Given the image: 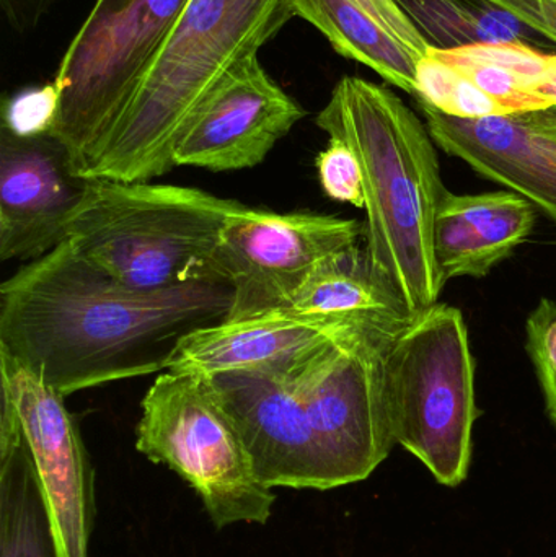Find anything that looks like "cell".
I'll list each match as a JSON object with an SVG mask.
<instances>
[{"label": "cell", "mask_w": 556, "mask_h": 557, "mask_svg": "<svg viewBox=\"0 0 556 557\" xmlns=\"http://www.w3.org/2000/svg\"><path fill=\"white\" fill-rule=\"evenodd\" d=\"M232 305L227 281L127 287L67 240L0 285V352L65 398L163 372L183 337Z\"/></svg>", "instance_id": "obj_1"}, {"label": "cell", "mask_w": 556, "mask_h": 557, "mask_svg": "<svg viewBox=\"0 0 556 557\" xmlns=\"http://www.w3.org/2000/svg\"><path fill=\"white\" fill-rule=\"evenodd\" d=\"M316 124L355 152L362 172L366 255L410 314L440 300L434 221L447 189L436 143L391 88L343 77Z\"/></svg>", "instance_id": "obj_2"}, {"label": "cell", "mask_w": 556, "mask_h": 557, "mask_svg": "<svg viewBox=\"0 0 556 557\" xmlns=\"http://www.w3.org/2000/svg\"><path fill=\"white\" fill-rule=\"evenodd\" d=\"M294 16L293 0H189L85 175L150 182L175 169L176 144L202 100Z\"/></svg>", "instance_id": "obj_3"}, {"label": "cell", "mask_w": 556, "mask_h": 557, "mask_svg": "<svg viewBox=\"0 0 556 557\" xmlns=\"http://www.w3.org/2000/svg\"><path fill=\"white\" fill-rule=\"evenodd\" d=\"M238 206L186 186L97 178L69 240L104 273L139 290L227 281L219 244Z\"/></svg>", "instance_id": "obj_4"}, {"label": "cell", "mask_w": 556, "mask_h": 557, "mask_svg": "<svg viewBox=\"0 0 556 557\" xmlns=\"http://www.w3.org/2000/svg\"><path fill=\"white\" fill-rule=\"evenodd\" d=\"M384 386L395 445L443 486L466 483L479 409L462 311L437 301L413 314L385 354Z\"/></svg>", "instance_id": "obj_5"}, {"label": "cell", "mask_w": 556, "mask_h": 557, "mask_svg": "<svg viewBox=\"0 0 556 557\" xmlns=\"http://www.w3.org/2000/svg\"><path fill=\"white\" fill-rule=\"evenodd\" d=\"M140 406L137 451L183 478L215 529L268 523L276 496L205 375L163 370Z\"/></svg>", "instance_id": "obj_6"}, {"label": "cell", "mask_w": 556, "mask_h": 557, "mask_svg": "<svg viewBox=\"0 0 556 557\" xmlns=\"http://www.w3.org/2000/svg\"><path fill=\"white\" fill-rule=\"evenodd\" d=\"M189 0H97L54 77L52 133L82 170L152 69Z\"/></svg>", "instance_id": "obj_7"}, {"label": "cell", "mask_w": 556, "mask_h": 557, "mask_svg": "<svg viewBox=\"0 0 556 557\" xmlns=\"http://www.w3.org/2000/svg\"><path fill=\"white\" fill-rule=\"evenodd\" d=\"M404 326L353 331L317 347L284 375L302 399L330 490L368 480L394 448L385 354Z\"/></svg>", "instance_id": "obj_8"}, {"label": "cell", "mask_w": 556, "mask_h": 557, "mask_svg": "<svg viewBox=\"0 0 556 557\" xmlns=\"http://www.w3.org/2000/svg\"><path fill=\"white\" fill-rule=\"evenodd\" d=\"M362 235L365 228L353 219L238 206L219 244L222 271L234 287L227 318L286 308L317 268L356 247Z\"/></svg>", "instance_id": "obj_9"}, {"label": "cell", "mask_w": 556, "mask_h": 557, "mask_svg": "<svg viewBox=\"0 0 556 557\" xmlns=\"http://www.w3.org/2000/svg\"><path fill=\"white\" fill-rule=\"evenodd\" d=\"M95 182L54 134L0 126V260H38L67 242Z\"/></svg>", "instance_id": "obj_10"}, {"label": "cell", "mask_w": 556, "mask_h": 557, "mask_svg": "<svg viewBox=\"0 0 556 557\" xmlns=\"http://www.w3.org/2000/svg\"><path fill=\"white\" fill-rule=\"evenodd\" d=\"M2 396L12 403L45 487L65 557H90L95 474L64 396L0 352Z\"/></svg>", "instance_id": "obj_11"}, {"label": "cell", "mask_w": 556, "mask_h": 557, "mask_svg": "<svg viewBox=\"0 0 556 557\" xmlns=\"http://www.w3.org/2000/svg\"><path fill=\"white\" fill-rule=\"evenodd\" d=\"M306 110L251 55L227 72L189 117L173 153L175 166L237 172L267 160Z\"/></svg>", "instance_id": "obj_12"}, {"label": "cell", "mask_w": 556, "mask_h": 557, "mask_svg": "<svg viewBox=\"0 0 556 557\" xmlns=\"http://www.w3.org/2000/svg\"><path fill=\"white\" fill-rule=\"evenodd\" d=\"M555 52L529 42L431 48L418 67V103L462 120L521 116L551 110L547 87Z\"/></svg>", "instance_id": "obj_13"}, {"label": "cell", "mask_w": 556, "mask_h": 557, "mask_svg": "<svg viewBox=\"0 0 556 557\" xmlns=\"http://www.w3.org/2000/svg\"><path fill=\"white\" fill-rule=\"evenodd\" d=\"M206 379L268 487L330 491L302 399L284 376L231 372Z\"/></svg>", "instance_id": "obj_14"}, {"label": "cell", "mask_w": 556, "mask_h": 557, "mask_svg": "<svg viewBox=\"0 0 556 557\" xmlns=\"http://www.w3.org/2000/svg\"><path fill=\"white\" fill-rule=\"evenodd\" d=\"M361 327L398 326L322 320L302 317L287 308L225 318L183 337L165 370L205 376L231 372L284 376L317 347Z\"/></svg>", "instance_id": "obj_15"}, {"label": "cell", "mask_w": 556, "mask_h": 557, "mask_svg": "<svg viewBox=\"0 0 556 557\" xmlns=\"http://www.w3.org/2000/svg\"><path fill=\"white\" fill-rule=\"evenodd\" d=\"M420 104L437 147L556 219V143L521 116L462 120Z\"/></svg>", "instance_id": "obj_16"}, {"label": "cell", "mask_w": 556, "mask_h": 557, "mask_svg": "<svg viewBox=\"0 0 556 557\" xmlns=\"http://www.w3.org/2000/svg\"><path fill=\"white\" fill-rule=\"evenodd\" d=\"M293 9L339 55L417 94L418 67L431 46L395 0H293Z\"/></svg>", "instance_id": "obj_17"}, {"label": "cell", "mask_w": 556, "mask_h": 557, "mask_svg": "<svg viewBox=\"0 0 556 557\" xmlns=\"http://www.w3.org/2000/svg\"><path fill=\"white\" fill-rule=\"evenodd\" d=\"M534 205L511 191L453 195L437 209L434 260L440 276L485 277L534 231Z\"/></svg>", "instance_id": "obj_18"}, {"label": "cell", "mask_w": 556, "mask_h": 557, "mask_svg": "<svg viewBox=\"0 0 556 557\" xmlns=\"http://www.w3.org/2000/svg\"><path fill=\"white\" fill-rule=\"evenodd\" d=\"M0 557H65L18 416L2 396Z\"/></svg>", "instance_id": "obj_19"}, {"label": "cell", "mask_w": 556, "mask_h": 557, "mask_svg": "<svg viewBox=\"0 0 556 557\" xmlns=\"http://www.w3.org/2000/svg\"><path fill=\"white\" fill-rule=\"evenodd\" d=\"M286 308L302 317L374 326H404L413 317L359 245L317 268Z\"/></svg>", "instance_id": "obj_20"}, {"label": "cell", "mask_w": 556, "mask_h": 557, "mask_svg": "<svg viewBox=\"0 0 556 557\" xmlns=\"http://www.w3.org/2000/svg\"><path fill=\"white\" fill-rule=\"evenodd\" d=\"M408 18L436 49L462 48L477 42L522 41L555 48L541 33L492 0H395Z\"/></svg>", "instance_id": "obj_21"}, {"label": "cell", "mask_w": 556, "mask_h": 557, "mask_svg": "<svg viewBox=\"0 0 556 557\" xmlns=\"http://www.w3.org/2000/svg\"><path fill=\"white\" fill-rule=\"evenodd\" d=\"M528 352L544 393L545 408L556 425V301L544 298L529 314Z\"/></svg>", "instance_id": "obj_22"}, {"label": "cell", "mask_w": 556, "mask_h": 557, "mask_svg": "<svg viewBox=\"0 0 556 557\" xmlns=\"http://www.w3.org/2000/svg\"><path fill=\"white\" fill-rule=\"evenodd\" d=\"M59 111V90L54 81L7 98L0 126L20 137L52 133Z\"/></svg>", "instance_id": "obj_23"}, {"label": "cell", "mask_w": 556, "mask_h": 557, "mask_svg": "<svg viewBox=\"0 0 556 557\" xmlns=\"http://www.w3.org/2000/svg\"><path fill=\"white\" fill-rule=\"evenodd\" d=\"M317 170L323 193L330 199L365 209L361 165L345 143L330 139L329 146L317 157Z\"/></svg>", "instance_id": "obj_24"}, {"label": "cell", "mask_w": 556, "mask_h": 557, "mask_svg": "<svg viewBox=\"0 0 556 557\" xmlns=\"http://www.w3.org/2000/svg\"><path fill=\"white\" fill-rule=\"evenodd\" d=\"M505 7L526 25L541 33L556 48V2L554 0H492Z\"/></svg>", "instance_id": "obj_25"}, {"label": "cell", "mask_w": 556, "mask_h": 557, "mask_svg": "<svg viewBox=\"0 0 556 557\" xmlns=\"http://www.w3.org/2000/svg\"><path fill=\"white\" fill-rule=\"evenodd\" d=\"M55 0H0L10 26L18 33L28 32L38 25Z\"/></svg>", "instance_id": "obj_26"}, {"label": "cell", "mask_w": 556, "mask_h": 557, "mask_svg": "<svg viewBox=\"0 0 556 557\" xmlns=\"http://www.w3.org/2000/svg\"><path fill=\"white\" fill-rule=\"evenodd\" d=\"M521 120L531 127L534 133L547 137L556 143V108L535 111V113L521 114Z\"/></svg>", "instance_id": "obj_27"}, {"label": "cell", "mask_w": 556, "mask_h": 557, "mask_svg": "<svg viewBox=\"0 0 556 557\" xmlns=\"http://www.w3.org/2000/svg\"><path fill=\"white\" fill-rule=\"evenodd\" d=\"M554 2H556V0H554Z\"/></svg>", "instance_id": "obj_28"}]
</instances>
